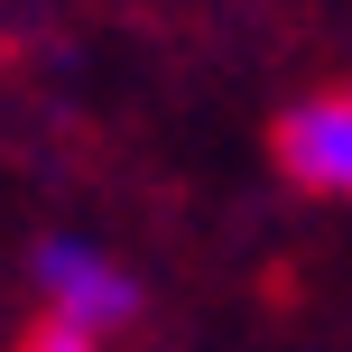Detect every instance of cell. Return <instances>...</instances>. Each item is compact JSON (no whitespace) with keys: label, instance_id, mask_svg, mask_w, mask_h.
I'll list each match as a JSON object with an SVG mask.
<instances>
[{"label":"cell","instance_id":"6da1fadb","mask_svg":"<svg viewBox=\"0 0 352 352\" xmlns=\"http://www.w3.org/2000/svg\"><path fill=\"white\" fill-rule=\"evenodd\" d=\"M269 158L297 195H352V84H316L269 121Z\"/></svg>","mask_w":352,"mask_h":352},{"label":"cell","instance_id":"7a4b0ae2","mask_svg":"<svg viewBox=\"0 0 352 352\" xmlns=\"http://www.w3.org/2000/svg\"><path fill=\"white\" fill-rule=\"evenodd\" d=\"M37 287H47V306H56V316L93 324V334H121V324L140 316V287H130L121 269L102 260V250H74V241L37 250Z\"/></svg>","mask_w":352,"mask_h":352},{"label":"cell","instance_id":"3957f363","mask_svg":"<svg viewBox=\"0 0 352 352\" xmlns=\"http://www.w3.org/2000/svg\"><path fill=\"white\" fill-rule=\"evenodd\" d=\"M19 352H111V334H93V324H74V316H37L28 334H19Z\"/></svg>","mask_w":352,"mask_h":352}]
</instances>
